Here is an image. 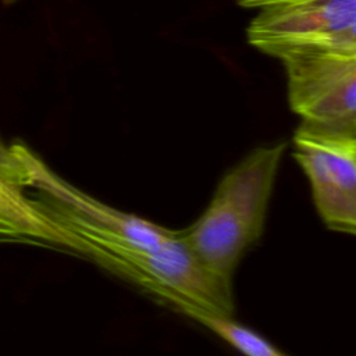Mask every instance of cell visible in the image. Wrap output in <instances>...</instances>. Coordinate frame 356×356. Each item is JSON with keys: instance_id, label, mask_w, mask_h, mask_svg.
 Masks as SVG:
<instances>
[{"instance_id": "obj_5", "label": "cell", "mask_w": 356, "mask_h": 356, "mask_svg": "<svg viewBox=\"0 0 356 356\" xmlns=\"http://www.w3.org/2000/svg\"><path fill=\"white\" fill-rule=\"evenodd\" d=\"M278 60L289 106L302 121L356 129V51L306 49Z\"/></svg>"}, {"instance_id": "obj_8", "label": "cell", "mask_w": 356, "mask_h": 356, "mask_svg": "<svg viewBox=\"0 0 356 356\" xmlns=\"http://www.w3.org/2000/svg\"><path fill=\"white\" fill-rule=\"evenodd\" d=\"M32 156L33 153L22 145L8 147L0 140V181L18 189L31 186Z\"/></svg>"}, {"instance_id": "obj_6", "label": "cell", "mask_w": 356, "mask_h": 356, "mask_svg": "<svg viewBox=\"0 0 356 356\" xmlns=\"http://www.w3.org/2000/svg\"><path fill=\"white\" fill-rule=\"evenodd\" d=\"M0 224L6 229L57 246L58 232L42 202L24 196L22 189L0 181Z\"/></svg>"}, {"instance_id": "obj_4", "label": "cell", "mask_w": 356, "mask_h": 356, "mask_svg": "<svg viewBox=\"0 0 356 356\" xmlns=\"http://www.w3.org/2000/svg\"><path fill=\"white\" fill-rule=\"evenodd\" d=\"M293 159L306 174L316 210L331 231L356 232V129L300 121Z\"/></svg>"}, {"instance_id": "obj_1", "label": "cell", "mask_w": 356, "mask_h": 356, "mask_svg": "<svg viewBox=\"0 0 356 356\" xmlns=\"http://www.w3.org/2000/svg\"><path fill=\"white\" fill-rule=\"evenodd\" d=\"M33 186L58 225L60 246L140 286L171 309L199 321L206 314L232 317V282L209 271L179 231L110 207L74 188L44 163Z\"/></svg>"}, {"instance_id": "obj_7", "label": "cell", "mask_w": 356, "mask_h": 356, "mask_svg": "<svg viewBox=\"0 0 356 356\" xmlns=\"http://www.w3.org/2000/svg\"><path fill=\"white\" fill-rule=\"evenodd\" d=\"M197 323L224 339L232 348L250 356H284L285 353L257 332L241 325L232 317L206 314Z\"/></svg>"}, {"instance_id": "obj_3", "label": "cell", "mask_w": 356, "mask_h": 356, "mask_svg": "<svg viewBox=\"0 0 356 356\" xmlns=\"http://www.w3.org/2000/svg\"><path fill=\"white\" fill-rule=\"evenodd\" d=\"M256 10L246 39L259 51L280 58L306 49L356 51V0H238Z\"/></svg>"}, {"instance_id": "obj_2", "label": "cell", "mask_w": 356, "mask_h": 356, "mask_svg": "<svg viewBox=\"0 0 356 356\" xmlns=\"http://www.w3.org/2000/svg\"><path fill=\"white\" fill-rule=\"evenodd\" d=\"M288 142L250 150L220 179L210 203L179 235L197 260L232 282L243 253L263 235L267 209Z\"/></svg>"}, {"instance_id": "obj_9", "label": "cell", "mask_w": 356, "mask_h": 356, "mask_svg": "<svg viewBox=\"0 0 356 356\" xmlns=\"http://www.w3.org/2000/svg\"><path fill=\"white\" fill-rule=\"evenodd\" d=\"M3 1H4V4H11V3H14L17 0H3Z\"/></svg>"}]
</instances>
